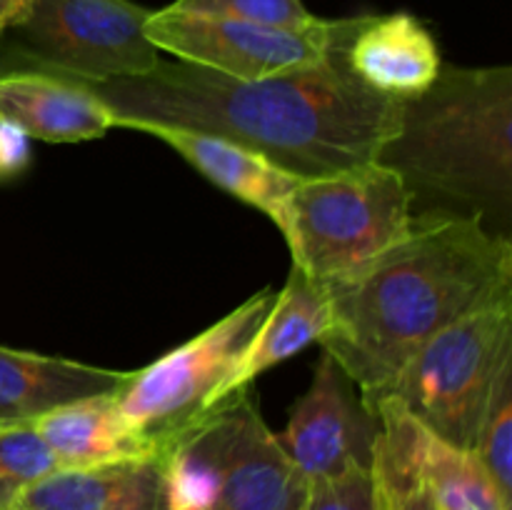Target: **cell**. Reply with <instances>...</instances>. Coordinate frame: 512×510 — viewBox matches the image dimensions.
<instances>
[{"label": "cell", "mask_w": 512, "mask_h": 510, "mask_svg": "<svg viewBox=\"0 0 512 510\" xmlns=\"http://www.w3.org/2000/svg\"><path fill=\"white\" fill-rule=\"evenodd\" d=\"M273 300V290H260L193 340L130 373L115 393L125 425L160 453L173 435L218 408L225 380L243 358Z\"/></svg>", "instance_id": "52a82bcc"}, {"label": "cell", "mask_w": 512, "mask_h": 510, "mask_svg": "<svg viewBox=\"0 0 512 510\" xmlns=\"http://www.w3.org/2000/svg\"><path fill=\"white\" fill-rule=\"evenodd\" d=\"M510 358L512 290H503L425 340L385 398L398 400L438 438L473 450L490 388Z\"/></svg>", "instance_id": "5b68a950"}, {"label": "cell", "mask_w": 512, "mask_h": 510, "mask_svg": "<svg viewBox=\"0 0 512 510\" xmlns=\"http://www.w3.org/2000/svg\"><path fill=\"white\" fill-rule=\"evenodd\" d=\"M330 325L328 285L305 275L300 268H290L288 283L275 293L268 315L260 323L258 333L245 348L230 378L220 390L218 403L243 393L255 383L258 375L275 368L283 360L293 358L310 343H320Z\"/></svg>", "instance_id": "2e32d148"}, {"label": "cell", "mask_w": 512, "mask_h": 510, "mask_svg": "<svg viewBox=\"0 0 512 510\" xmlns=\"http://www.w3.org/2000/svg\"><path fill=\"white\" fill-rule=\"evenodd\" d=\"M353 30L320 63L263 80L160 60L135 78L80 83L113 110L115 128L153 123L213 133L315 178L378 160L400 118L403 103L375 95L345 65Z\"/></svg>", "instance_id": "6da1fadb"}, {"label": "cell", "mask_w": 512, "mask_h": 510, "mask_svg": "<svg viewBox=\"0 0 512 510\" xmlns=\"http://www.w3.org/2000/svg\"><path fill=\"white\" fill-rule=\"evenodd\" d=\"M303 510H383L373 468L308 480Z\"/></svg>", "instance_id": "7402d4cb"}, {"label": "cell", "mask_w": 512, "mask_h": 510, "mask_svg": "<svg viewBox=\"0 0 512 510\" xmlns=\"http://www.w3.org/2000/svg\"><path fill=\"white\" fill-rule=\"evenodd\" d=\"M373 475L375 483H378L383 510H438L430 503L428 495L415 485V480H410V475H405L403 470L385 455L383 445H380V435L378 443H375Z\"/></svg>", "instance_id": "603a6c76"}, {"label": "cell", "mask_w": 512, "mask_h": 510, "mask_svg": "<svg viewBox=\"0 0 512 510\" xmlns=\"http://www.w3.org/2000/svg\"><path fill=\"white\" fill-rule=\"evenodd\" d=\"M150 13L133 0H28L8 33L0 70H43L93 83L150 73L163 60L145 35Z\"/></svg>", "instance_id": "8992f818"}, {"label": "cell", "mask_w": 512, "mask_h": 510, "mask_svg": "<svg viewBox=\"0 0 512 510\" xmlns=\"http://www.w3.org/2000/svg\"><path fill=\"white\" fill-rule=\"evenodd\" d=\"M63 470L58 455L45 445L33 425H5L0 428V510L13 508L15 500L43 480Z\"/></svg>", "instance_id": "ffe728a7"}, {"label": "cell", "mask_w": 512, "mask_h": 510, "mask_svg": "<svg viewBox=\"0 0 512 510\" xmlns=\"http://www.w3.org/2000/svg\"><path fill=\"white\" fill-rule=\"evenodd\" d=\"M128 130L163 140L210 183L268 215L278 225V230L285 220L290 195L303 180L290 170L280 168L258 150L220 138V135L153 123H133L128 125Z\"/></svg>", "instance_id": "4fadbf2b"}, {"label": "cell", "mask_w": 512, "mask_h": 510, "mask_svg": "<svg viewBox=\"0 0 512 510\" xmlns=\"http://www.w3.org/2000/svg\"><path fill=\"white\" fill-rule=\"evenodd\" d=\"M473 453L503 498L512 503V358L500 368L490 388L488 403L475 430Z\"/></svg>", "instance_id": "d6986e66"}, {"label": "cell", "mask_w": 512, "mask_h": 510, "mask_svg": "<svg viewBox=\"0 0 512 510\" xmlns=\"http://www.w3.org/2000/svg\"><path fill=\"white\" fill-rule=\"evenodd\" d=\"M380 418L330 353L320 355L308 393L290 410L280 445L305 480L373 468Z\"/></svg>", "instance_id": "9c48e42d"}, {"label": "cell", "mask_w": 512, "mask_h": 510, "mask_svg": "<svg viewBox=\"0 0 512 510\" xmlns=\"http://www.w3.org/2000/svg\"><path fill=\"white\" fill-rule=\"evenodd\" d=\"M385 455L415 480L438 510H512L473 450L458 448L420 425L398 400L375 405Z\"/></svg>", "instance_id": "30bf717a"}, {"label": "cell", "mask_w": 512, "mask_h": 510, "mask_svg": "<svg viewBox=\"0 0 512 510\" xmlns=\"http://www.w3.org/2000/svg\"><path fill=\"white\" fill-rule=\"evenodd\" d=\"M308 480L250 398L213 510H303Z\"/></svg>", "instance_id": "e0dca14e"}, {"label": "cell", "mask_w": 512, "mask_h": 510, "mask_svg": "<svg viewBox=\"0 0 512 510\" xmlns=\"http://www.w3.org/2000/svg\"><path fill=\"white\" fill-rule=\"evenodd\" d=\"M30 163V138L15 125L0 120V180L23 173Z\"/></svg>", "instance_id": "cb8c5ba5"}, {"label": "cell", "mask_w": 512, "mask_h": 510, "mask_svg": "<svg viewBox=\"0 0 512 510\" xmlns=\"http://www.w3.org/2000/svg\"><path fill=\"white\" fill-rule=\"evenodd\" d=\"M0 120L45 143H80L115 128V113L80 80L43 70H0Z\"/></svg>", "instance_id": "7c38bea8"}, {"label": "cell", "mask_w": 512, "mask_h": 510, "mask_svg": "<svg viewBox=\"0 0 512 510\" xmlns=\"http://www.w3.org/2000/svg\"><path fill=\"white\" fill-rule=\"evenodd\" d=\"M378 163L413 195L453 200L500 218L512 200V68H440L423 95L400 105Z\"/></svg>", "instance_id": "3957f363"}, {"label": "cell", "mask_w": 512, "mask_h": 510, "mask_svg": "<svg viewBox=\"0 0 512 510\" xmlns=\"http://www.w3.org/2000/svg\"><path fill=\"white\" fill-rule=\"evenodd\" d=\"M503 290H512L508 235L488 230L478 213L415 215L408 238L328 285L330 325L320 345L375 410L425 340Z\"/></svg>", "instance_id": "7a4b0ae2"}, {"label": "cell", "mask_w": 512, "mask_h": 510, "mask_svg": "<svg viewBox=\"0 0 512 510\" xmlns=\"http://www.w3.org/2000/svg\"><path fill=\"white\" fill-rule=\"evenodd\" d=\"M353 25L355 18H320L303 30L270 28L165 5L150 13L145 35L160 53L175 55V60L230 78L263 80L325 60Z\"/></svg>", "instance_id": "ba28073f"}, {"label": "cell", "mask_w": 512, "mask_h": 510, "mask_svg": "<svg viewBox=\"0 0 512 510\" xmlns=\"http://www.w3.org/2000/svg\"><path fill=\"white\" fill-rule=\"evenodd\" d=\"M128 375L0 345V428L33 423L75 400L118 393Z\"/></svg>", "instance_id": "9a60e30c"}, {"label": "cell", "mask_w": 512, "mask_h": 510, "mask_svg": "<svg viewBox=\"0 0 512 510\" xmlns=\"http://www.w3.org/2000/svg\"><path fill=\"white\" fill-rule=\"evenodd\" d=\"M345 65L375 95L405 103L435 83L443 58L435 35L413 13L358 15Z\"/></svg>", "instance_id": "8fae6325"}, {"label": "cell", "mask_w": 512, "mask_h": 510, "mask_svg": "<svg viewBox=\"0 0 512 510\" xmlns=\"http://www.w3.org/2000/svg\"><path fill=\"white\" fill-rule=\"evenodd\" d=\"M170 5L185 13L215 15V18H233L243 23L290 30L310 28L320 20L305 8L303 0H175Z\"/></svg>", "instance_id": "44dd1931"}, {"label": "cell", "mask_w": 512, "mask_h": 510, "mask_svg": "<svg viewBox=\"0 0 512 510\" xmlns=\"http://www.w3.org/2000/svg\"><path fill=\"white\" fill-rule=\"evenodd\" d=\"M30 425L58 455L63 468H93V465L158 455V448L125 425L115 403V393L60 405L35 418Z\"/></svg>", "instance_id": "ac0fdd59"}, {"label": "cell", "mask_w": 512, "mask_h": 510, "mask_svg": "<svg viewBox=\"0 0 512 510\" xmlns=\"http://www.w3.org/2000/svg\"><path fill=\"white\" fill-rule=\"evenodd\" d=\"M415 195L383 163L303 178L285 208L280 233L295 268L320 283H343L413 230Z\"/></svg>", "instance_id": "277c9868"}, {"label": "cell", "mask_w": 512, "mask_h": 510, "mask_svg": "<svg viewBox=\"0 0 512 510\" xmlns=\"http://www.w3.org/2000/svg\"><path fill=\"white\" fill-rule=\"evenodd\" d=\"M28 0H0V43L23 15Z\"/></svg>", "instance_id": "d4e9b609"}, {"label": "cell", "mask_w": 512, "mask_h": 510, "mask_svg": "<svg viewBox=\"0 0 512 510\" xmlns=\"http://www.w3.org/2000/svg\"><path fill=\"white\" fill-rule=\"evenodd\" d=\"M10 510H163L160 453L55 470L30 485Z\"/></svg>", "instance_id": "5bb4252c"}]
</instances>
